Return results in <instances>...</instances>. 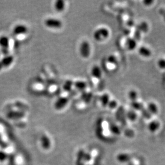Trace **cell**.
<instances>
[{
    "label": "cell",
    "mask_w": 165,
    "mask_h": 165,
    "mask_svg": "<svg viewBox=\"0 0 165 165\" xmlns=\"http://www.w3.org/2000/svg\"><path fill=\"white\" fill-rule=\"evenodd\" d=\"M44 25L45 26L50 29L58 30L63 27V23L62 21L58 18L49 17L47 18L44 21Z\"/></svg>",
    "instance_id": "cell-3"
},
{
    "label": "cell",
    "mask_w": 165,
    "mask_h": 165,
    "mask_svg": "<svg viewBox=\"0 0 165 165\" xmlns=\"http://www.w3.org/2000/svg\"><path fill=\"white\" fill-rule=\"evenodd\" d=\"M13 60L14 59L12 56H7L2 59L1 63L4 67H8L13 63Z\"/></svg>",
    "instance_id": "cell-18"
},
{
    "label": "cell",
    "mask_w": 165,
    "mask_h": 165,
    "mask_svg": "<svg viewBox=\"0 0 165 165\" xmlns=\"http://www.w3.org/2000/svg\"><path fill=\"white\" fill-rule=\"evenodd\" d=\"M147 110L152 115H156L158 112V107L156 103L153 102H150L148 105Z\"/></svg>",
    "instance_id": "cell-17"
},
{
    "label": "cell",
    "mask_w": 165,
    "mask_h": 165,
    "mask_svg": "<svg viewBox=\"0 0 165 165\" xmlns=\"http://www.w3.org/2000/svg\"><path fill=\"white\" fill-rule=\"evenodd\" d=\"M109 129L112 133L114 134L115 135H119L120 134V130L118 126L115 125V124H111V126L109 127Z\"/></svg>",
    "instance_id": "cell-26"
},
{
    "label": "cell",
    "mask_w": 165,
    "mask_h": 165,
    "mask_svg": "<svg viewBox=\"0 0 165 165\" xmlns=\"http://www.w3.org/2000/svg\"><path fill=\"white\" fill-rule=\"evenodd\" d=\"M79 54L82 58L88 59L89 58L91 54V45L90 42L86 40L82 42L79 45Z\"/></svg>",
    "instance_id": "cell-2"
},
{
    "label": "cell",
    "mask_w": 165,
    "mask_h": 165,
    "mask_svg": "<svg viewBox=\"0 0 165 165\" xmlns=\"http://www.w3.org/2000/svg\"><path fill=\"white\" fill-rule=\"evenodd\" d=\"M110 100H111L110 96L108 94H107V93L102 94L99 98L100 102L101 105L104 107L107 106Z\"/></svg>",
    "instance_id": "cell-11"
},
{
    "label": "cell",
    "mask_w": 165,
    "mask_h": 165,
    "mask_svg": "<svg viewBox=\"0 0 165 165\" xmlns=\"http://www.w3.org/2000/svg\"><path fill=\"white\" fill-rule=\"evenodd\" d=\"M131 107L136 111H142L144 108V105L141 102H139L137 101H132L131 103Z\"/></svg>",
    "instance_id": "cell-23"
},
{
    "label": "cell",
    "mask_w": 165,
    "mask_h": 165,
    "mask_svg": "<svg viewBox=\"0 0 165 165\" xmlns=\"http://www.w3.org/2000/svg\"><path fill=\"white\" fill-rule=\"evenodd\" d=\"M85 152L83 150H80L77 154L76 165H84V155Z\"/></svg>",
    "instance_id": "cell-16"
},
{
    "label": "cell",
    "mask_w": 165,
    "mask_h": 165,
    "mask_svg": "<svg viewBox=\"0 0 165 165\" xmlns=\"http://www.w3.org/2000/svg\"><path fill=\"white\" fill-rule=\"evenodd\" d=\"M7 158V155L5 152L0 151V161H3Z\"/></svg>",
    "instance_id": "cell-31"
},
{
    "label": "cell",
    "mask_w": 165,
    "mask_h": 165,
    "mask_svg": "<svg viewBox=\"0 0 165 165\" xmlns=\"http://www.w3.org/2000/svg\"><path fill=\"white\" fill-rule=\"evenodd\" d=\"M41 144L42 147L45 149H48L51 147V141L46 135H43L41 137Z\"/></svg>",
    "instance_id": "cell-14"
},
{
    "label": "cell",
    "mask_w": 165,
    "mask_h": 165,
    "mask_svg": "<svg viewBox=\"0 0 165 165\" xmlns=\"http://www.w3.org/2000/svg\"><path fill=\"white\" fill-rule=\"evenodd\" d=\"M141 112H142V115L146 119H150L151 118L152 115L150 113V112L147 110V109L144 108L141 111Z\"/></svg>",
    "instance_id": "cell-27"
},
{
    "label": "cell",
    "mask_w": 165,
    "mask_h": 165,
    "mask_svg": "<svg viewBox=\"0 0 165 165\" xmlns=\"http://www.w3.org/2000/svg\"><path fill=\"white\" fill-rule=\"evenodd\" d=\"M126 116L127 118L131 121H135V120L137 119V114L134 110H130L128 111L126 115Z\"/></svg>",
    "instance_id": "cell-25"
},
{
    "label": "cell",
    "mask_w": 165,
    "mask_h": 165,
    "mask_svg": "<svg viewBox=\"0 0 165 165\" xmlns=\"http://www.w3.org/2000/svg\"><path fill=\"white\" fill-rule=\"evenodd\" d=\"M73 89V81L70 80L66 81L63 86V90L66 92H71Z\"/></svg>",
    "instance_id": "cell-15"
},
{
    "label": "cell",
    "mask_w": 165,
    "mask_h": 165,
    "mask_svg": "<svg viewBox=\"0 0 165 165\" xmlns=\"http://www.w3.org/2000/svg\"><path fill=\"white\" fill-rule=\"evenodd\" d=\"M128 96L129 99V100L131 101V102H132V101H137V98H138V93H137V92H136V90H130L129 92H128Z\"/></svg>",
    "instance_id": "cell-24"
},
{
    "label": "cell",
    "mask_w": 165,
    "mask_h": 165,
    "mask_svg": "<svg viewBox=\"0 0 165 165\" xmlns=\"http://www.w3.org/2000/svg\"><path fill=\"white\" fill-rule=\"evenodd\" d=\"M153 2L154 1H143V3L144 4L145 6H151Z\"/></svg>",
    "instance_id": "cell-33"
},
{
    "label": "cell",
    "mask_w": 165,
    "mask_h": 165,
    "mask_svg": "<svg viewBox=\"0 0 165 165\" xmlns=\"http://www.w3.org/2000/svg\"><path fill=\"white\" fill-rule=\"evenodd\" d=\"M118 102L116 101L115 100H110V101L109 102L108 104L107 105V106L109 108V109L113 110V109H116L117 106H118Z\"/></svg>",
    "instance_id": "cell-28"
},
{
    "label": "cell",
    "mask_w": 165,
    "mask_h": 165,
    "mask_svg": "<svg viewBox=\"0 0 165 165\" xmlns=\"http://www.w3.org/2000/svg\"><path fill=\"white\" fill-rule=\"evenodd\" d=\"M144 28H145V30H146V31L148 30V25L147 24V23H144V22L142 23L141 24L139 25V30L144 31Z\"/></svg>",
    "instance_id": "cell-30"
},
{
    "label": "cell",
    "mask_w": 165,
    "mask_h": 165,
    "mask_svg": "<svg viewBox=\"0 0 165 165\" xmlns=\"http://www.w3.org/2000/svg\"><path fill=\"white\" fill-rule=\"evenodd\" d=\"M91 77L94 79L100 80L102 77V71L99 66L94 65L91 70Z\"/></svg>",
    "instance_id": "cell-6"
},
{
    "label": "cell",
    "mask_w": 165,
    "mask_h": 165,
    "mask_svg": "<svg viewBox=\"0 0 165 165\" xmlns=\"http://www.w3.org/2000/svg\"><path fill=\"white\" fill-rule=\"evenodd\" d=\"M160 127V123L157 121H152L148 125V130L151 132H155Z\"/></svg>",
    "instance_id": "cell-20"
},
{
    "label": "cell",
    "mask_w": 165,
    "mask_h": 165,
    "mask_svg": "<svg viewBox=\"0 0 165 165\" xmlns=\"http://www.w3.org/2000/svg\"><path fill=\"white\" fill-rule=\"evenodd\" d=\"M8 117L10 119H21L24 118L25 116L24 113L22 111H17V112H10L8 115Z\"/></svg>",
    "instance_id": "cell-12"
},
{
    "label": "cell",
    "mask_w": 165,
    "mask_h": 165,
    "mask_svg": "<svg viewBox=\"0 0 165 165\" xmlns=\"http://www.w3.org/2000/svg\"><path fill=\"white\" fill-rule=\"evenodd\" d=\"M28 28L26 25L23 24H18L14 27L13 29V33L17 38L24 39L26 37L28 33Z\"/></svg>",
    "instance_id": "cell-4"
},
{
    "label": "cell",
    "mask_w": 165,
    "mask_h": 165,
    "mask_svg": "<svg viewBox=\"0 0 165 165\" xmlns=\"http://www.w3.org/2000/svg\"><path fill=\"white\" fill-rule=\"evenodd\" d=\"M68 102L69 98L67 96H60L55 102V109L57 110H61L66 107Z\"/></svg>",
    "instance_id": "cell-5"
},
{
    "label": "cell",
    "mask_w": 165,
    "mask_h": 165,
    "mask_svg": "<svg viewBox=\"0 0 165 165\" xmlns=\"http://www.w3.org/2000/svg\"><path fill=\"white\" fill-rule=\"evenodd\" d=\"M91 159V156L88 153H85L84 155V163L85 162H89Z\"/></svg>",
    "instance_id": "cell-32"
},
{
    "label": "cell",
    "mask_w": 165,
    "mask_h": 165,
    "mask_svg": "<svg viewBox=\"0 0 165 165\" xmlns=\"http://www.w3.org/2000/svg\"><path fill=\"white\" fill-rule=\"evenodd\" d=\"M158 66L160 69H165V58H160L157 62Z\"/></svg>",
    "instance_id": "cell-29"
},
{
    "label": "cell",
    "mask_w": 165,
    "mask_h": 165,
    "mask_svg": "<svg viewBox=\"0 0 165 165\" xmlns=\"http://www.w3.org/2000/svg\"><path fill=\"white\" fill-rule=\"evenodd\" d=\"M106 62H107V64H109L111 65L116 66L117 64H118V58L113 54L109 55L107 57Z\"/></svg>",
    "instance_id": "cell-19"
},
{
    "label": "cell",
    "mask_w": 165,
    "mask_h": 165,
    "mask_svg": "<svg viewBox=\"0 0 165 165\" xmlns=\"http://www.w3.org/2000/svg\"><path fill=\"white\" fill-rule=\"evenodd\" d=\"M137 41L133 38H128L126 40V46L128 50L132 51L135 50L137 47Z\"/></svg>",
    "instance_id": "cell-9"
},
{
    "label": "cell",
    "mask_w": 165,
    "mask_h": 165,
    "mask_svg": "<svg viewBox=\"0 0 165 165\" xmlns=\"http://www.w3.org/2000/svg\"><path fill=\"white\" fill-rule=\"evenodd\" d=\"M54 8L55 11L58 12H64L66 8V2L63 0H57L55 2Z\"/></svg>",
    "instance_id": "cell-8"
},
{
    "label": "cell",
    "mask_w": 165,
    "mask_h": 165,
    "mask_svg": "<svg viewBox=\"0 0 165 165\" xmlns=\"http://www.w3.org/2000/svg\"><path fill=\"white\" fill-rule=\"evenodd\" d=\"M110 35V32L108 28L105 27H101L94 31L93 37L94 40L97 42H102L107 39Z\"/></svg>",
    "instance_id": "cell-1"
},
{
    "label": "cell",
    "mask_w": 165,
    "mask_h": 165,
    "mask_svg": "<svg viewBox=\"0 0 165 165\" xmlns=\"http://www.w3.org/2000/svg\"><path fill=\"white\" fill-rule=\"evenodd\" d=\"M138 53L141 56L145 58L150 57L152 54V52L150 50V49L145 46H142L139 48Z\"/></svg>",
    "instance_id": "cell-10"
},
{
    "label": "cell",
    "mask_w": 165,
    "mask_h": 165,
    "mask_svg": "<svg viewBox=\"0 0 165 165\" xmlns=\"http://www.w3.org/2000/svg\"><path fill=\"white\" fill-rule=\"evenodd\" d=\"M131 159V157L128 154L121 153L117 156V159L121 163L128 162Z\"/></svg>",
    "instance_id": "cell-22"
},
{
    "label": "cell",
    "mask_w": 165,
    "mask_h": 165,
    "mask_svg": "<svg viewBox=\"0 0 165 165\" xmlns=\"http://www.w3.org/2000/svg\"><path fill=\"white\" fill-rule=\"evenodd\" d=\"M73 88L81 92H84L87 88V83L84 81L78 80L73 82Z\"/></svg>",
    "instance_id": "cell-7"
},
{
    "label": "cell",
    "mask_w": 165,
    "mask_h": 165,
    "mask_svg": "<svg viewBox=\"0 0 165 165\" xmlns=\"http://www.w3.org/2000/svg\"><path fill=\"white\" fill-rule=\"evenodd\" d=\"M92 94L91 92H86V91L82 92V100L85 103H88L92 99Z\"/></svg>",
    "instance_id": "cell-21"
},
{
    "label": "cell",
    "mask_w": 165,
    "mask_h": 165,
    "mask_svg": "<svg viewBox=\"0 0 165 165\" xmlns=\"http://www.w3.org/2000/svg\"><path fill=\"white\" fill-rule=\"evenodd\" d=\"M9 39L6 36L0 37V46L4 49H7L9 47Z\"/></svg>",
    "instance_id": "cell-13"
}]
</instances>
